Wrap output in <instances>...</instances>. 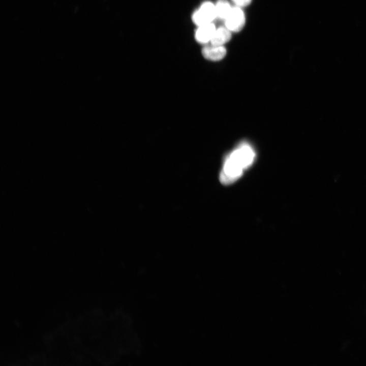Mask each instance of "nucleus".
Returning <instances> with one entry per match:
<instances>
[{
  "label": "nucleus",
  "mask_w": 366,
  "mask_h": 366,
  "mask_svg": "<svg viewBox=\"0 0 366 366\" xmlns=\"http://www.w3.org/2000/svg\"><path fill=\"white\" fill-rule=\"evenodd\" d=\"M255 158V153L249 145H239L225 160L220 174L221 182L228 185L235 182L251 166Z\"/></svg>",
  "instance_id": "obj_1"
},
{
  "label": "nucleus",
  "mask_w": 366,
  "mask_h": 366,
  "mask_svg": "<svg viewBox=\"0 0 366 366\" xmlns=\"http://www.w3.org/2000/svg\"><path fill=\"white\" fill-rule=\"evenodd\" d=\"M192 20L195 24L200 26L211 23L216 18L215 5L210 2H205L192 15Z\"/></svg>",
  "instance_id": "obj_2"
},
{
  "label": "nucleus",
  "mask_w": 366,
  "mask_h": 366,
  "mask_svg": "<svg viewBox=\"0 0 366 366\" xmlns=\"http://www.w3.org/2000/svg\"><path fill=\"white\" fill-rule=\"evenodd\" d=\"M224 20L226 28L231 32H238L241 30L245 25V14L239 7H232Z\"/></svg>",
  "instance_id": "obj_3"
},
{
  "label": "nucleus",
  "mask_w": 366,
  "mask_h": 366,
  "mask_svg": "<svg viewBox=\"0 0 366 366\" xmlns=\"http://www.w3.org/2000/svg\"><path fill=\"white\" fill-rule=\"evenodd\" d=\"M202 54L206 59L218 61L223 59L226 54V49L224 46L214 45H205L202 49Z\"/></svg>",
  "instance_id": "obj_4"
},
{
  "label": "nucleus",
  "mask_w": 366,
  "mask_h": 366,
  "mask_svg": "<svg viewBox=\"0 0 366 366\" xmlns=\"http://www.w3.org/2000/svg\"><path fill=\"white\" fill-rule=\"evenodd\" d=\"M216 29L212 22L199 26L195 32L196 41L203 44L210 42Z\"/></svg>",
  "instance_id": "obj_5"
},
{
  "label": "nucleus",
  "mask_w": 366,
  "mask_h": 366,
  "mask_svg": "<svg viewBox=\"0 0 366 366\" xmlns=\"http://www.w3.org/2000/svg\"><path fill=\"white\" fill-rule=\"evenodd\" d=\"M231 38V31L226 27H220L216 29L210 42L212 45L223 46L229 41Z\"/></svg>",
  "instance_id": "obj_6"
},
{
  "label": "nucleus",
  "mask_w": 366,
  "mask_h": 366,
  "mask_svg": "<svg viewBox=\"0 0 366 366\" xmlns=\"http://www.w3.org/2000/svg\"><path fill=\"white\" fill-rule=\"evenodd\" d=\"M216 18L225 20L232 7L227 0H219L215 5Z\"/></svg>",
  "instance_id": "obj_7"
},
{
  "label": "nucleus",
  "mask_w": 366,
  "mask_h": 366,
  "mask_svg": "<svg viewBox=\"0 0 366 366\" xmlns=\"http://www.w3.org/2000/svg\"><path fill=\"white\" fill-rule=\"evenodd\" d=\"M238 7H245L249 5L252 0H232Z\"/></svg>",
  "instance_id": "obj_8"
}]
</instances>
